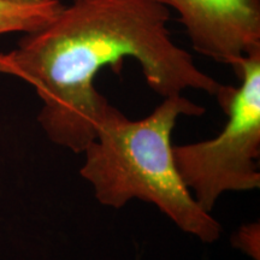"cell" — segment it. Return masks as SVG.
<instances>
[{
    "label": "cell",
    "instance_id": "obj_1",
    "mask_svg": "<svg viewBox=\"0 0 260 260\" xmlns=\"http://www.w3.org/2000/svg\"><path fill=\"white\" fill-rule=\"evenodd\" d=\"M170 10L153 0H71L14 50L0 53V74L34 87L38 121L53 144L82 153L94 139L109 100L94 86L104 68L138 61L162 98L186 89L218 95L224 84L201 71L168 28Z\"/></svg>",
    "mask_w": 260,
    "mask_h": 260
},
{
    "label": "cell",
    "instance_id": "obj_2",
    "mask_svg": "<svg viewBox=\"0 0 260 260\" xmlns=\"http://www.w3.org/2000/svg\"><path fill=\"white\" fill-rule=\"evenodd\" d=\"M204 113V106L182 94L162 98L153 112L138 121L109 104L95 136L82 152L81 176L104 206L121 209L130 200L146 201L183 233L203 243L216 242L222 225L184 184L171 142L180 117Z\"/></svg>",
    "mask_w": 260,
    "mask_h": 260
},
{
    "label": "cell",
    "instance_id": "obj_3",
    "mask_svg": "<svg viewBox=\"0 0 260 260\" xmlns=\"http://www.w3.org/2000/svg\"><path fill=\"white\" fill-rule=\"evenodd\" d=\"M240 86H223L217 95L228 122L216 138L174 146L177 170L188 189L211 213L226 191L260 187V50L235 68Z\"/></svg>",
    "mask_w": 260,
    "mask_h": 260
},
{
    "label": "cell",
    "instance_id": "obj_4",
    "mask_svg": "<svg viewBox=\"0 0 260 260\" xmlns=\"http://www.w3.org/2000/svg\"><path fill=\"white\" fill-rule=\"evenodd\" d=\"M180 15L191 46L205 57L237 64L260 50V0H153Z\"/></svg>",
    "mask_w": 260,
    "mask_h": 260
},
{
    "label": "cell",
    "instance_id": "obj_5",
    "mask_svg": "<svg viewBox=\"0 0 260 260\" xmlns=\"http://www.w3.org/2000/svg\"><path fill=\"white\" fill-rule=\"evenodd\" d=\"M61 6L59 0L44 5H16L0 0V35L37 30L50 22Z\"/></svg>",
    "mask_w": 260,
    "mask_h": 260
},
{
    "label": "cell",
    "instance_id": "obj_6",
    "mask_svg": "<svg viewBox=\"0 0 260 260\" xmlns=\"http://www.w3.org/2000/svg\"><path fill=\"white\" fill-rule=\"evenodd\" d=\"M259 224H249V225L242 226L233 237L234 247H236L242 253L251 256L253 260H259Z\"/></svg>",
    "mask_w": 260,
    "mask_h": 260
},
{
    "label": "cell",
    "instance_id": "obj_7",
    "mask_svg": "<svg viewBox=\"0 0 260 260\" xmlns=\"http://www.w3.org/2000/svg\"><path fill=\"white\" fill-rule=\"evenodd\" d=\"M3 2L16 5H44L53 2V0H3Z\"/></svg>",
    "mask_w": 260,
    "mask_h": 260
}]
</instances>
